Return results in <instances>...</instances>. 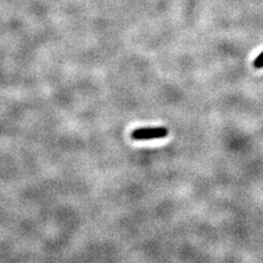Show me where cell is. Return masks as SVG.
I'll use <instances>...</instances> for the list:
<instances>
[{
    "instance_id": "1",
    "label": "cell",
    "mask_w": 263,
    "mask_h": 263,
    "mask_svg": "<svg viewBox=\"0 0 263 263\" xmlns=\"http://www.w3.org/2000/svg\"><path fill=\"white\" fill-rule=\"evenodd\" d=\"M169 134V129L166 127H143L136 128L132 132L130 137L135 141H150L164 138Z\"/></svg>"
},
{
    "instance_id": "2",
    "label": "cell",
    "mask_w": 263,
    "mask_h": 263,
    "mask_svg": "<svg viewBox=\"0 0 263 263\" xmlns=\"http://www.w3.org/2000/svg\"><path fill=\"white\" fill-rule=\"evenodd\" d=\"M253 67L256 69L263 68V52L253 61Z\"/></svg>"
}]
</instances>
